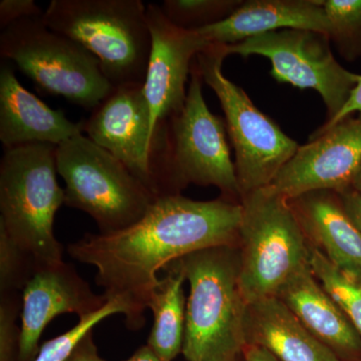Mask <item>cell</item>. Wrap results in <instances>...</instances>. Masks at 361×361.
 Returning a JSON list of instances; mask_svg holds the SVG:
<instances>
[{
    "label": "cell",
    "mask_w": 361,
    "mask_h": 361,
    "mask_svg": "<svg viewBox=\"0 0 361 361\" xmlns=\"http://www.w3.org/2000/svg\"><path fill=\"white\" fill-rule=\"evenodd\" d=\"M241 222L239 202L166 195L127 229L85 235L70 244L68 252L78 262L96 267V283L103 287L104 295L125 304L126 324L140 329L159 271L194 252L238 245Z\"/></svg>",
    "instance_id": "cell-1"
},
{
    "label": "cell",
    "mask_w": 361,
    "mask_h": 361,
    "mask_svg": "<svg viewBox=\"0 0 361 361\" xmlns=\"http://www.w3.org/2000/svg\"><path fill=\"white\" fill-rule=\"evenodd\" d=\"M190 75L184 106L158 126L152 142L157 191L161 197L180 194L191 184L215 186L221 197L240 203L241 190L226 139V122L207 106L196 59Z\"/></svg>",
    "instance_id": "cell-2"
},
{
    "label": "cell",
    "mask_w": 361,
    "mask_h": 361,
    "mask_svg": "<svg viewBox=\"0 0 361 361\" xmlns=\"http://www.w3.org/2000/svg\"><path fill=\"white\" fill-rule=\"evenodd\" d=\"M189 281L183 355L228 361L245 348L247 303L240 283L238 245L194 252L175 261Z\"/></svg>",
    "instance_id": "cell-3"
},
{
    "label": "cell",
    "mask_w": 361,
    "mask_h": 361,
    "mask_svg": "<svg viewBox=\"0 0 361 361\" xmlns=\"http://www.w3.org/2000/svg\"><path fill=\"white\" fill-rule=\"evenodd\" d=\"M44 20L92 52L114 87L144 85L152 35L142 0H51Z\"/></svg>",
    "instance_id": "cell-4"
},
{
    "label": "cell",
    "mask_w": 361,
    "mask_h": 361,
    "mask_svg": "<svg viewBox=\"0 0 361 361\" xmlns=\"http://www.w3.org/2000/svg\"><path fill=\"white\" fill-rule=\"evenodd\" d=\"M56 149L26 145L4 149L0 161V226L35 258L37 269L63 263L54 233V217L66 201L56 179Z\"/></svg>",
    "instance_id": "cell-5"
},
{
    "label": "cell",
    "mask_w": 361,
    "mask_h": 361,
    "mask_svg": "<svg viewBox=\"0 0 361 361\" xmlns=\"http://www.w3.org/2000/svg\"><path fill=\"white\" fill-rule=\"evenodd\" d=\"M240 203V283L250 303L276 296L310 265V246L288 200L270 187L243 195Z\"/></svg>",
    "instance_id": "cell-6"
},
{
    "label": "cell",
    "mask_w": 361,
    "mask_h": 361,
    "mask_svg": "<svg viewBox=\"0 0 361 361\" xmlns=\"http://www.w3.org/2000/svg\"><path fill=\"white\" fill-rule=\"evenodd\" d=\"M56 167L66 183L65 205L89 214L99 234L120 232L139 222L159 198L85 134L58 146Z\"/></svg>",
    "instance_id": "cell-7"
},
{
    "label": "cell",
    "mask_w": 361,
    "mask_h": 361,
    "mask_svg": "<svg viewBox=\"0 0 361 361\" xmlns=\"http://www.w3.org/2000/svg\"><path fill=\"white\" fill-rule=\"evenodd\" d=\"M0 56L47 94L63 97L85 110L94 111L115 89L99 59L75 40L49 30L44 14L1 30Z\"/></svg>",
    "instance_id": "cell-8"
},
{
    "label": "cell",
    "mask_w": 361,
    "mask_h": 361,
    "mask_svg": "<svg viewBox=\"0 0 361 361\" xmlns=\"http://www.w3.org/2000/svg\"><path fill=\"white\" fill-rule=\"evenodd\" d=\"M225 58V45L211 44L195 59L204 82L214 90L224 111L243 196L270 186L299 146L269 116L258 110L245 90L223 75Z\"/></svg>",
    "instance_id": "cell-9"
},
{
    "label": "cell",
    "mask_w": 361,
    "mask_h": 361,
    "mask_svg": "<svg viewBox=\"0 0 361 361\" xmlns=\"http://www.w3.org/2000/svg\"><path fill=\"white\" fill-rule=\"evenodd\" d=\"M322 33L283 30L265 33L239 44L225 45L226 54L242 58L262 56L272 63L271 77L280 84L315 90L327 109V121L346 104L361 75L342 68Z\"/></svg>",
    "instance_id": "cell-10"
},
{
    "label": "cell",
    "mask_w": 361,
    "mask_h": 361,
    "mask_svg": "<svg viewBox=\"0 0 361 361\" xmlns=\"http://www.w3.org/2000/svg\"><path fill=\"white\" fill-rule=\"evenodd\" d=\"M360 167L361 113L299 147L268 187L286 199L318 190L342 194Z\"/></svg>",
    "instance_id": "cell-11"
},
{
    "label": "cell",
    "mask_w": 361,
    "mask_h": 361,
    "mask_svg": "<svg viewBox=\"0 0 361 361\" xmlns=\"http://www.w3.org/2000/svg\"><path fill=\"white\" fill-rule=\"evenodd\" d=\"M152 35L151 56L144 82V92L151 113L152 135L158 126L182 110L186 102V84L192 65L208 42L196 30L173 25L160 6H147Z\"/></svg>",
    "instance_id": "cell-12"
},
{
    "label": "cell",
    "mask_w": 361,
    "mask_h": 361,
    "mask_svg": "<svg viewBox=\"0 0 361 361\" xmlns=\"http://www.w3.org/2000/svg\"><path fill=\"white\" fill-rule=\"evenodd\" d=\"M84 134L159 196L151 164V113L144 85H123L84 120Z\"/></svg>",
    "instance_id": "cell-13"
},
{
    "label": "cell",
    "mask_w": 361,
    "mask_h": 361,
    "mask_svg": "<svg viewBox=\"0 0 361 361\" xmlns=\"http://www.w3.org/2000/svg\"><path fill=\"white\" fill-rule=\"evenodd\" d=\"M106 301V296L92 292L73 265L63 262L37 269L21 295L18 361H35L40 336L56 316L75 313L82 317L99 310Z\"/></svg>",
    "instance_id": "cell-14"
},
{
    "label": "cell",
    "mask_w": 361,
    "mask_h": 361,
    "mask_svg": "<svg viewBox=\"0 0 361 361\" xmlns=\"http://www.w3.org/2000/svg\"><path fill=\"white\" fill-rule=\"evenodd\" d=\"M287 200L310 248L361 283V231L346 212L341 195L318 190Z\"/></svg>",
    "instance_id": "cell-15"
},
{
    "label": "cell",
    "mask_w": 361,
    "mask_h": 361,
    "mask_svg": "<svg viewBox=\"0 0 361 361\" xmlns=\"http://www.w3.org/2000/svg\"><path fill=\"white\" fill-rule=\"evenodd\" d=\"M84 134V120H68L25 89L11 66L0 70V142L4 149L32 144L59 146Z\"/></svg>",
    "instance_id": "cell-16"
},
{
    "label": "cell",
    "mask_w": 361,
    "mask_h": 361,
    "mask_svg": "<svg viewBox=\"0 0 361 361\" xmlns=\"http://www.w3.org/2000/svg\"><path fill=\"white\" fill-rule=\"evenodd\" d=\"M303 30L329 37V23L318 0H250L219 23L197 30L209 44L231 45L265 33Z\"/></svg>",
    "instance_id": "cell-17"
},
{
    "label": "cell",
    "mask_w": 361,
    "mask_h": 361,
    "mask_svg": "<svg viewBox=\"0 0 361 361\" xmlns=\"http://www.w3.org/2000/svg\"><path fill=\"white\" fill-rule=\"evenodd\" d=\"M276 297L339 360H361L360 334L341 306L323 288L310 265L289 278Z\"/></svg>",
    "instance_id": "cell-18"
},
{
    "label": "cell",
    "mask_w": 361,
    "mask_h": 361,
    "mask_svg": "<svg viewBox=\"0 0 361 361\" xmlns=\"http://www.w3.org/2000/svg\"><path fill=\"white\" fill-rule=\"evenodd\" d=\"M245 341L264 348L278 361H341L276 296L248 303Z\"/></svg>",
    "instance_id": "cell-19"
},
{
    "label": "cell",
    "mask_w": 361,
    "mask_h": 361,
    "mask_svg": "<svg viewBox=\"0 0 361 361\" xmlns=\"http://www.w3.org/2000/svg\"><path fill=\"white\" fill-rule=\"evenodd\" d=\"M166 274L149 294L148 308L154 315L149 346L165 361H174L182 353L186 330L187 299L184 273L174 262L165 268Z\"/></svg>",
    "instance_id": "cell-20"
},
{
    "label": "cell",
    "mask_w": 361,
    "mask_h": 361,
    "mask_svg": "<svg viewBox=\"0 0 361 361\" xmlns=\"http://www.w3.org/2000/svg\"><path fill=\"white\" fill-rule=\"evenodd\" d=\"M310 269L341 306L361 338V283L351 279L315 249L310 248Z\"/></svg>",
    "instance_id": "cell-21"
},
{
    "label": "cell",
    "mask_w": 361,
    "mask_h": 361,
    "mask_svg": "<svg viewBox=\"0 0 361 361\" xmlns=\"http://www.w3.org/2000/svg\"><path fill=\"white\" fill-rule=\"evenodd\" d=\"M323 8L329 23V37L343 58L361 54V0H326Z\"/></svg>",
    "instance_id": "cell-22"
},
{
    "label": "cell",
    "mask_w": 361,
    "mask_h": 361,
    "mask_svg": "<svg viewBox=\"0 0 361 361\" xmlns=\"http://www.w3.org/2000/svg\"><path fill=\"white\" fill-rule=\"evenodd\" d=\"M233 0H165L160 7L173 25L197 30L225 20L241 4Z\"/></svg>",
    "instance_id": "cell-23"
},
{
    "label": "cell",
    "mask_w": 361,
    "mask_h": 361,
    "mask_svg": "<svg viewBox=\"0 0 361 361\" xmlns=\"http://www.w3.org/2000/svg\"><path fill=\"white\" fill-rule=\"evenodd\" d=\"M116 313L126 315L125 304L120 300L106 301L99 310L80 317L78 324L68 331L42 343L35 361H66L96 325Z\"/></svg>",
    "instance_id": "cell-24"
},
{
    "label": "cell",
    "mask_w": 361,
    "mask_h": 361,
    "mask_svg": "<svg viewBox=\"0 0 361 361\" xmlns=\"http://www.w3.org/2000/svg\"><path fill=\"white\" fill-rule=\"evenodd\" d=\"M35 258L0 226V293H18L37 272Z\"/></svg>",
    "instance_id": "cell-25"
},
{
    "label": "cell",
    "mask_w": 361,
    "mask_h": 361,
    "mask_svg": "<svg viewBox=\"0 0 361 361\" xmlns=\"http://www.w3.org/2000/svg\"><path fill=\"white\" fill-rule=\"evenodd\" d=\"M0 296V361H18L20 327L16 319L21 312V298L18 293Z\"/></svg>",
    "instance_id": "cell-26"
},
{
    "label": "cell",
    "mask_w": 361,
    "mask_h": 361,
    "mask_svg": "<svg viewBox=\"0 0 361 361\" xmlns=\"http://www.w3.org/2000/svg\"><path fill=\"white\" fill-rule=\"evenodd\" d=\"M44 11L35 4L33 0H1L0 1V28L25 18H35L44 14Z\"/></svg>",
    "instance_id": "cell-27"
},
{
    "label": "cell",
    "mask_w": 361,
    "mask_h": 361,
    "mask_svg": "<svg viewBox=\"0 0 361 361\" xmlns=\"http://www.w3.org/2000/svg\"><path fill=\"white\" fill-rule=\"evenodd\" d=\"M355 113H361V80L356 85L355 89L351 92L350 97L346 102V104L342 106L341 111L336 114L334 118L326 121L319 129L316 130L312 135H310V140L315 139V137H319L326 133L327 130L334 128L337 123L342 122L349 116H353Z\"/></svg>",
    "instance_id": "cell-28"
},
{
    "label": "cell",
    "mask_w": 361,
    "mask_h": 361,
    "mask_svg": "<svg viewBox=\"0 0 361 361\" xmlns=\"http://www.w3.org/2000/svg\"><path fill=\"white\" fill-rule=\"evenodd\" d=\"M66 361H106L97 353V348L92 338V332L80 341L70 357Z\"/></svg>",
    "instance_id": "cell-29"
},
{
    "label": "cell",
    "mask_w": 361,
    "mask_h": 361,
    "mask_svg": "<svg viewBox=\"0 0 361 361\" xmlns=\"http://www.w3.org/2000/svg\"><path fill=\"white\" fill-rule=\"evenodd\" d=\"M349 217L361 231V195L353 189L339 194Z\"/></svg>",
    "instance_id": "cell-30"
},
{
    "label": "cell",
    "mask_w": 361,
    "mask_h": 361,
    "mask_svg": "<svg viewBox=\"0 0 361 361\" xmlns=\"http://www.w3.org/2000/svg\"><path fill=\"white\" fill-rule=\"evenodd\" d=\"M244 361H278L264 348L247 344L242 351Z\"/></svg>",
    "instance_id": "cell-31"
},
{
    "label": "cell",
    "mask_w": 361,
    "mask_h": 361,
    "mask_svg": "<svg viewBox=\"0 0 361 361\" xmlns=\"http://www.w3.org/2000/svg\"><path fill=\"white\" fill-rule=\"evenodd\" d=\"M125 361H165L161 360L160 356L157 355L148 345L142 346L137 351Z\"/></svg>",
    "instance_id": "cell-32"
},
{
    "label": "cell",
    "mask_w": 361,
    "mask_h": 361,
    "mask_svg": "<svg viewBox=\"0 0 361 361\" xmlns=\"http://www.w3.org/2000/svg\"><path fill=\"white\" fill-rule=\"evenodd\" d=\"M353 189L361 195V167L355 176V180H353Z\"/></svg>",
    "instance_id": "cell-33"
},
{
    "label": "cell",
    "mask_w": 361,
    "mask_h": 361,
    "mask_svg": "<svg viewBox=\"0 0 361 361\" xmlns=\"http://www.w3.org/2000/svg\"><path fill=\"white\" fill-rule=\"evenodd\" d=\"M228 361H244L243 355H242V353H241V355L237 356V357L233 358V360H228Z\"/></svg>",
    "instance_id": "cell-34"
},
{
    "label": "cell",
    "mask_w": 361,
    "mask_h": 361,
    "mask_svg": "<svg viewBox=\"0 0 361 361\" xmlns=\"http://www.w3.org/2000/svg\"><path fill=\"white\" fill-rule=\"evenodd\" d=\"M357 361H361V360H357Z\"/></svg>",
    "instance_id": "cell-35"
}]
</instances>
